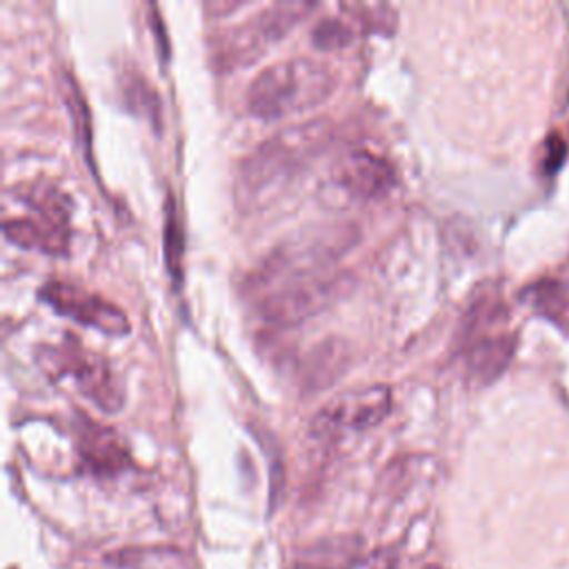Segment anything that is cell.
<instances>
[{
	"label": "cell",
	"mask_w": 569,
	"mask_h": 569,
	"mask_svg": "<svg viewBox=\"0 0 569 569\" xmlns=\"http://www.w3.org/2000/svg\"><path fill=\"white\" fill-rule=\"evenodd\" d=\"M331 138L327 120L298 122L276 131L238 164L236 193L247 207H264L282 196L318 158Z\"/></svg>",
	"instance_id": "obj_1"
},
{
	"label": "cell",
	"mask_w": 569,
	"mask_h": 569,
	"mask_svg": "<svg viewBox=\"0 0 569 569\" xmlns=\"http://www.w3.org/2000/svg\"><path fill=\"white\" fill-rule=\"evenodd\" d=\"M353 222H316L278 242L247 278V289L262 296L282 284L336 271L338 260L356 244Z\"/></svg>",
	"instance_id": "obj_2"
},
{
	"label": "cell",
	"mask_w": 569,
	"mask_h": 569,
	"mask_svg": "<svg viewBox=\"0 0 569 569\" xmlns=\"http://www.w3.org/2000/svg\"><path fill=\"white\" fill-rule=\"evenodd\" d=\"M338 84L331 64L293 56L260 69L247 87V109L262 120H276L325 102Z\"/></svg>",
	"instance_id": "obj_3"
},
{
	"label": "cell",
	"mask_w": 569,
	"mask_h": 569,
	"mask_svg": "<svg viewBox=\"0 0 569 569\" xmlns=\"http://www.w3.org/2000/svg\"><path fill=\"white\" fill-rule=\"evenodd\" d=\"M516 333L509 329V311L493 284H480L460 318L458 353L471 380L487 385L509 365Z\"/></svg>",
	"instance_id": "obj_4"
},
{
	"label": "cell",
	"mask_w": 569,
	"mask_h": 569,
	"mask_svg": "<svg viewBox=\"0 0 569 569\" xmlns=\"http://www.w3.org/2000/svg\"><path fill=\"white\" fill-rule=\"evenodd\" d=\"M16 191L27 216L4 218V238L24 249L64 253L71 242V198L47 178L20 184Z\"/></svg>",
	"instance_id": "obj_5"
},
{
	"label": "cell",
	"mask_w": 569,
	"mask_h": 569,
	"mask_svg": "<svg viewBox=\"0 0 569 569\" xmlns=\"http://www.w3.org/2000/svg\"><path fill=\"white\" fill-rule=\"evenodd\" d=\"M36 360L53 380H71L73 389L98 409L118 411L122 407V385L109 360L84 347L78 336L62 333L58 342L40 345L36 349Z\"/></svg>",
	"instance_id": "obj_6"
},
{
	"label": "cell",
	"mask_w": 569,
	"mask_h": 569,
	"mask_svg": "<svg viewBox=\"0 0 569 569\" xmlns=\"http://www.w3.org/2000/svg\"><path fill=\"white\" fill-rule=\"evenodd\" d=\"M318 4L305 0H280L251 13L242 22L227 27L213 38L211 58L222 71L244 67L258 60L273 42L291 31Z\"/></svg>",
	"instance_id": "obj_7"
},
{
	"label": "cell",
	"mask_w": 569,
	"mask_h": 569,
	"mask_svg": "<svg viewBox=\"0 0 569 569\" xmlns=\"http://www.w3.org/2000/svg\"><path fill=\"white\" fill-rule=\"evenodd\" d=\"M349 287H351V276L338 269L282 284L278 289H271L258 296V305H256L258 320L267 329H276V331L296 327L309 320L311 316H316L327 305H331Z\"/></svg>",
	"instance_id": "obj_8"
},
{
	"label": "cell",
	"mask_w": 569,
	"mask_h": 569,
	"mask_svg": "<svg viewBox=\"0 0 569 569\" xmlns=\"http://www.w3.org/2000/svg\"><path fill=\"white\" fill-rule=\"evenodd\" d=\"M391 411V389L387 385H367L347 389L320 407L311 420L316 436H336L376 427Z\"/></svg>",
	"instance_id": "obj_9"
},
{
	"label": "cell",
	"mask_w": 569,
	"mask_h": 569,
	"mask_svg": "<svg viewBox=\"0 0 569 569\" xmlns=\"http://www.w3.org/2000/svg\"><path fill=\"white\" fill-rule=\"evenodd\" d=\"M40 298L53 311L71 318L78 325L91 327L109 336H124L129 331V320L120 307L78 284L64 280H47L40 287Z\"/></svg>",
	"instance_id": "obj_10"
},
{
	"label": "cell",
	"mask_w": 569,
	"mask_h": 569,
	"mask_svg": "<svg viewBox=\"0 0 569 569\" xmlns=\"http://www.w3.org/2000/svg\"><path fill=\"white\" fill-rule=\"evenodd\" d=\"M336 184L356 200L382 198L396 184L393 164L369 149H353L338 160L333 171Z\"/></svg>",
	"instance_id": "obj_11"
},
{
	"label": "cell",
	"mask_w": 569,
	"mask_h": 569,
	"mask_svg": "<svg viewBox=\"0 0 569 569\" xmlns=\"http://www.w3.org/2000/svg\"><path fill=\"white\" fill-rule=\"evenodd\" d=\"M78 451L96 473H118L129 465V451L116 429L82 418L78 427Z\"/></svg>",
	"instance_id": "obj_12"
},
{
	"label": "cell",
	"mask_w": 569,
	"mask_h": 569,
	"mask_svg": "<svg viewBox=\"0 0 569 569\" xmlns=\"http://www.w3.org/2000/svg\"><path fill=\"white\" fill-rule=\"evenodd\" d=\"M522 298L545 318L558 325H569V278H542L527 287Z\"/></svg>",
	"instance_id": "obj_13"
},
{
	"label": "cell",
	"mask_w": 569,
	"mask_h": 569,
	"mask_svg": "<svg viewBox=\"0 0 569 569\" xmlns=\"http://www.w3.org/2000/svg\"><path fill=\"white\" fill-rule=\"evenodd\" d=\"M162 229H164V233H162L164 262H167V269H169L171 278L176 282H180V276H182V227H180V218H178L171 193L164 202V224H162Z\"/></svg>",
	"instance_id": "obj_14"
},
{
	"label": "cell",
	"mask_w": 569,
	"mask_h": 569,
	"mask_svg": "<svg viewBox=\"0 0 569 569\" xmlns=\"http://www.w3.org/2000/svg\"><path fill=\"white\" fill-rule=\"evenodd\" d=\"M351 40H353V29L342 18H336V16L320 18L311 29V42L325 51L340 49Z\"/></svg>",
	"instance_id": "obj_15"
},
{
	"label": "cell",
	"mask_w": 569,
	"mask_h": 569,
	"mask_svg": "<svg viewBox=\"0 0 569 569\" xmlns=\"http://www.w3.org/2000/svg\"><path fill=\"white\" fill-rule=\"evenodd\" d=\"M122 93H124L127 98L136 96L133 100H127V107H129V109H138V107L142 104V116L149 118L153 124L158 122V107H156L158 102H156V93H153V89L147 84L144 78H138V76L127 78L124 84H122Z\"/></svg>",
	"instance_id": "obj_16"
},
{
	"label": "cell",
	"mask_w": 569,
	"mask_h": 569,
	"mask_svg": "<svg viewBox=\"0 0 569 569\" xmlns=\"http://www.w3.org/2000/svg\"><path fill=\"white\" fill-rule=\"evenodd\" d=\"M345 569H398V553L391 547H378L353 556Z\"/></svg>",
	"instance_id": "obj_17"
},
{
	"label": "cell",
	"mask_w": 569,
	"mask_h": 569,
	"mask_svg": "<svg viewBox=\"0 0 569 569\" xmlns=\"http://www.w3.org/2000/svg\"><path fill=\"white\" fill-rule=\"evenodd\" d=\"M560 144H562V140H558V138H549V140H547V147H549V149H553V147H560ZM560 153H565V151L560 149L558 153H551V156H547V160H553V167H556L558 162H562V156H560Z\"/></svg>",
	"instance_id": "obj_18"
},
{
	"label": "cell",
	"mask_w": 569,
	"mask_h": 569,
	"mask_svg": "<svg viewBox=\"0 0 569 569\" xmlns=\"http://www.w3.org/2000/svg\"><path fill=\"white\" fill-rule=\"evenodd\" d=\"M425 569H440V567H436V565H431V567H425Z\"/></svg>",
	"instance_id": "obj_19"
}]
</instances>
